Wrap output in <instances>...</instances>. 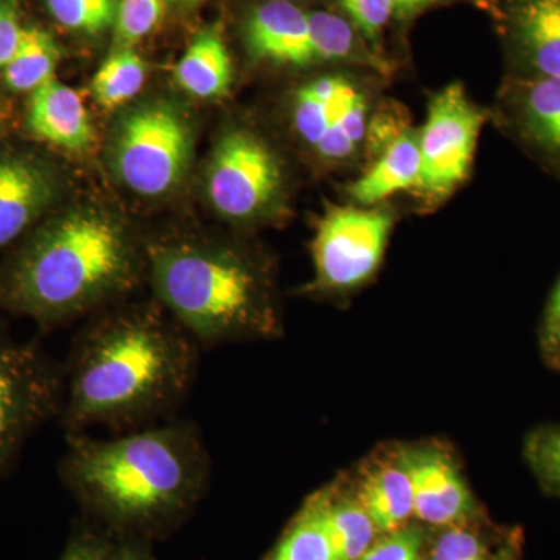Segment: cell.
Returning a JSON list of instances; mask_svg holds the SVG:
<instances>
[{
    "label": "cell",
    "instance_id": "24",
    "mask_svg": "<svg viewBox=\"0 0 560 560\" xmlns=\"http://www.w3.org/2000/svg\"><path fill=\"white\" fill-rule=\"evenodd\" d=\"M271 560H334L323 499H313L302 510L285 537L280 540Z\"/></svg>",
    "mask_w": 560,
    "mask_h": 560
},
{
    "label": "cell",
    "instance_id": "14",
    "mask_svg": "<svg viewBox=\"0 0 560 560\" xmlns=\"http://www.w3.org/2000/svg\"><path fill=\"white\" fill-rule=\"evenodd\" d=\"M27 128L40 142L72 153L86 151L94 142L86 106L80 95L57 77L31 92Z\"/></svg>",
    "mask_w": 560,
    "mask_h": 560
},
{
    "label": "cell",
    "instance_id": "1",
    "mask_svg": "<svg viewBox=\"0 0 560 560\" xmlns=\"http://www.w3.org/2000/svg\"><path fill=\"white\" fill-rule=\"evenodd\" d=\"M198 349L178 320L160 313H117L98 320L81 334L70 357L61 405L69 434L162 418L190 389Z\"/></svg>",
    "mask_w": 560,
    "mask_h": 560
},
{
    "label": "cell",
    "instance_id": "4",
    "mask_svg": "<svg viewBox=\"0 0 560 560\" xmlns=\"http://www.w3.org/2000/svg\"><path fill=\"white\" fill-rule=\"evenodd\" d=\"M145 264L158 300L198 345L271 335L278 326L270 276L237 246L198 238L151 243Z\"/></svg>",
    "mask_w": 560,
    "mask_h": 560
},
{
    "label": "cell",
    "instance_id": "12",
    "mask_svg": "<svg viewBox=\"0 0 560 560\" xmlns=\"http://www.w3.org/2000/svg\"><path fill=\"white\" fill-rule=\"evenodd\" d=\"M60 195L57 172L36 154L0 147V250L46 215Z\"/></svg>",
    "mask_w": 560,
    "mask_h": 560
},
{
    "label": "cell",
    "instance_id": "29",
    "mask_svg": "<svg viewBox=\"0 0 560 560\" xmlns=\"http://www.w3.org/2000/svg\"><path fill=\"white\" fill-rule=\"evenodd\" d=\"M420 547L422 537L418 529L400 528L374 541L360 560H420Z\"/></svg>",
    "mask_w": 560,
    "mask_h": 560
},
{
    "label": "cell",
    "instance_id": "7",
    "mask_svg": "<svg viewBox=\"0 0 560 560\" xmlns=\"http://www.w3.org/2000/svg\"><path fill=\"white\" fill-rule=\"evenodd\" d=\"M206 191L210 205L224 220L260 223L278 215L285 201V167L264 136L248 128H234L213 150Z\"/></svg>",
    "mask_w": 560,
    "mask_h": 560
},
{
    "label": "cell",
    "instance_id": "27",
    "mask_svg": "<svg viewBox=\"0 0 560 560\" xmlns=\"http://www.w3.org/2000/svg\"><path fill=\"white\" fill-rule=\"evenodd\" d=\"M341 7L372 49L382 54L383 31L394 18L393 0H341Z\"/></svg>",
    "mask_w": 560,
    "mask_h": 560
},
{
    "label": "cell",
    "instance_id": "16",
    "mask_svg": "<svg viewBox=\"0 0 560 560\" xmlns=\"http://www.w3.org/2000/svg\"><path fill=\"white\" fill-rule=\"evenodd\" d=\"M510 24L515 46L537 77L560 79V0H517Z\"/></svg>",
    "mask_w": 560,
    "mask_h": 560
},
{
    "label": "cell",
    "instance_id": "2",
    "mask_svg": "<svg viewBox=\"0 0 560 560\" xmlns=\"http://www.w3.org/2000/svg\"><path fill=\"white\" fill-rule=\"evenodd\" d=\"M145 261L114 213L79 206L39 224L0 268V308L40 326L77 318L136 285Z\"/></svg>",
    "mask_w": 560,
    "mask_h": 560
},
{
    "label": "cell",
    "instance_id": "21",
    "mask_svg": "<svg viewBox=\"0 0 560 560\" xmlns=\"http://www.w3.org/2000/svg\"><path fill=\"white\" fill-rule=\"evenodd\" d=\"M60 58V47L50 33L39 27L24 28L16 54L2 70L3 84L18 94L33 92L54 79Z\"/></svg>",
    "mask_w": 560,
    "mask_h": 560
},
{
    "label": "cell",
    "instance_id": "28",
    "mask_svg": "<svg viewBox=\"0 0 560 560\" xmlns=\"http://www.w3.org/2000/svg\"><path fill=\"white\" fill-rule=\"evenodd\" d=\"M430 560H492L480 537L470 530L452 526L431 550Z\"/></svg>",
    "mask_w": 560,
    "mask_h": 560
},
{
    "label": "cell",
    "instance_id": "38",
    "mask_svg": "<svg viewBox=\"0 0 560 560\" xmlns=\"http://www.w3.org/2000/svg\"><path fill=\"white\" fill-rule=\"evenodd\" d=\"M287 2H296V0H287Z\"/></svg>",
    "mask_w": 560,
    "mask_h": 560
},
{
    "label": "cell",
    "instance_id": "26",
    "mask_svg": "<svg viewBox=\"0 0 560 560\" xmlns=\"http://www.w3.org/2000/svg\"><path fill=\"white\" fill-rule=\"evenodd\" d=\"M167 0H119L114 24V50L135 49L160 25Z\"/></svg>",
    "mask_w": 560,
    "mask_h": 560
},
{
    "label": "cell",
    "instance_id": "11",
    "mask_svg": "<svg viewBox=\"0 0 560 560\" xmlns=\"http://www.w3.org/2000/svg\"><path fill=\"white\" fill-rule=\"evenodd\" d=\"M366 156H370L366 168L349 186L353 205L381 206L394 195L418 189L422 161L415 128L378 110Z\"/></svg>",
    "mask_w": 560,
    "mask_h": 560
},
{
    "label": "cell",
    "instance_id": "5",
    "mask_svg": "<svg viewBox=\"0 0 560 560\" xmlns=\"http://www.w3.org/2000/svg\"><path fill=\"white\" fill-rule=\"evenodd\" d=\"M374 86L355 72H331L300 84L290 97L294 136L329 168H349L366 158L377 117Z\"/></svg>",
    "mask_w": 560,
    "mask_h": 560
},
{
    "label": "cell",
    "instance_id": "37",
    "mask_svg": "<svg viewBox=\"0 0 560 560\" xmlns=\"http://www.w3.org/2000/svg\"><path fill=\"white\" fill-rule=\"evenodd\" d=\"M3 127V120H2V114H0V131H2Z\"/></svg>",
    "mask_w": 560,
    "mask_h": 560
},
{
    "label": "cell",
    "instance_id": "10",
    "mask_svg": "<svg viewBox=\"0 0 560 560\" xmlns=\"http://www.w3.org/2000/svg\"><path fill=\"white\" fill-rule=\"evenodd\" d=\"M393 224L385 205L352 202L327 210L312 243L313 287L340 293L368 282L381 267Z\"/></svg>",
    "mask_w": 560,
    "mask_h": 560
},
{
    "label": "cell",
    "instance_id": "25",
    "mask_svg": "<svg viewBox=\"0 0 560 560\" xmlns=\"http://www.w3.org/2000/svg\"><path fill=\"white\" fill-rule=\"evenodd\" d=\"M66 31L97 36L114 28L119 0H44Z\"/></svg>",
    "mask_w": 560,
    "mask_h": 560
},
{
    "label": "cell",
    "instance_id": "6",
    "mask_svg": "<svg viewBox=\"0 0 560 560\" xmlns=\"http://www.w3.org/2000/svg\"><path fill=\"white\" fill-rule=\"evenodd\" d=\"M191 153L189 120L172 103L154 101L121 117L110 145V164L127 189L158 198L183 183Z\"/></svg>",
    "mask_w": 560,
    "mask_h": 560
},
{
    "label": "cell",
    "instance_id": "34",
    "mask_svg": "<svg viewBox=\"0 0 560 560\" xmlns=\"http://www.w3.org/2000/svg\"><path fill=\"white\" fill-rule=\"evenodd\" d=\"M394 20L410 21L423 11L444 5L453 0H393Z\"/></svg>",
    "mask_w": 560,
    "mask_h": 560
},
{
    "label": "cell",
    "instance_id": "9",
    "mask_svg": "<svg viewBox=\"0 0 560 560\" xmlns=\"http://www.w3.org/2000/svg\"><path fill=\"white\" fill-rule=\"evenodd\" d=\"M65 378L46 353L0 329V474L33 431L61 411Z\"/></svg>",
    "mask_w": 560,
    "mask_h": 560
},
{
    "label": "cell",
    "instance_id": "13",
    "mask_svg": "<svg viewBox=\"0 0 560 560\" xmlns=\"http://www.w3.org/2000/svg\"><path fill=\"white\" fill-rule=\"evenodd\" d=\"M246 47L257 61L308 68L316 65L307 11L287 0L261 3L249 14Z\"/></svg>",
    "mask_w": 560,
    "mask_h": 560
},
{
    "label": "cell",
    "instance_id": "36",
    "mask_svg": "<svg viewBox=\"0 0 560 560\" xmlns=\"http://www.w3.org/2000/svg\"><path fill=\"white\" fill-rule=\"evenodd\" d=\"M202 0H167V9L189 10L200 5Z\"/></svg>",
    "mask_w": 560,
    "mask_h": 560
},
{
    "label": "cell",
    "instance_id": "35",
    "mask_svg": "<svg viewBox=\"0 0 560 560\" xmlns=\"http://www.w3.org/2000/svg\"><path fill=\"white\" fill-rule=\"evenodd\" d=\"M109 560H150L142 552L136 550V548L127 547L121 548L116 555L109 556Z\"/></svg>",
    "mask_w": 560,
    "mask_h": 560
},
{
    "label": "cell",
    "instance_id": "15",
    "mask_svg": "<svg viewBox=\"0 0 560 560\" xmlns=\"http://www.w3.org/2000/svg\"><path fill=\"white\" fill-rule=\"evenodd\" d=\"M415 492V515L438 526H455L474 510L466 482L455 466L436 452H422L404 459Z\"/></svg>",
    "mask_w": 560,
    "mask_h": 560
},
{
    "label": "cell",
    "instance_id": "33",
    "mask_svg": "<svg viewBox=\"0 0 560 560\" xmlns=\"http://www.w3.org/2000/svg\"><path fill=\"white\" fill-rule=\"evenodd\" d=\"M109 551L101 540L84 537L66 550L61 560H109Z\"/></svg>",
    "mask_w": 560,
    "mask_h": 560
},
{
    "label": "cell",
    "instance_id": "31",
    "mask_svg": "<svg viewBox=\"0 0 560 560\" xmlns=\"http://www.w3.org/2000/svg\"><path fill=\"white\" fill-rule=\"evenodd\" d=\"M530 456L541 477L560 486V430L537 436L530 445Z\"/></svg>",
    "mask_w": 560,
    "mask_h": 560
},
{
    "label": "cell",
    "instance_id": "19",
    "mask_svg": "<svg viewBox=\"0 0 560 560\" xmlns=\"http://www.w3.org/2000/svg\"><path fill=\"white\" fill-rule=\"evenodd\" d=\"M359 501L377 530L389 534L404 528L408 518L415 515V492L405 460L370 475L361 486Z\"/></svg>",
    "mask_w": 560,
    "mask_h": 560
},
{
    "label": "cell",
    "instance_id": "20",
    "mask_svg": "<svg viewBox=\"0 0 560 560\" xmlns=\"http://www.w3.org/2000/svg\"><path fill=\"white\" fill-rule=\"evenodd\" d=\"M517 109L529 139L560 160V79L529 80L518 95Z\"/></svg>",
    "mask_w": 560,
    "mask_h": 560
},
{
    "label": "cell",
    "instance_id": "23",
    "mask_svg": "<svg viewBox=\"0 0 560 560\" xmlns=\"http://www.w3.org/2000/svg\"><path fill=\"white\" fill-rule=\"evenodd\" d=\"M147 66L135 49H116L106 58L92 80L95 102L114 110L130 103L143 88Z\"/></svg>",
    "mask_w": 560,
    "mask_h": 560
},
{
    "label": "cell",
    "instance_id": "3",
    "mask_svg": "<svg viewBox=\"0 0 560 560\" xmlns=\"http://www.w3.org/2000/svg\"><path fill=\"white\" fill-rule=\"evenodd\" d=\"M61 477L114 521L151 523L198 499L210 477V459L194 423L168 422L113 440L69 434Z\"/></svg>",
    "mask_w": 560,
    "mask_h": 560
},
{
    "label": "cell",
    "instance_id": "8",
    "mask_svg": "<svg viewBox=\"0 0 560 560\" xmlns=\"http://www.w3.org/2000/svg\"><path fill=\"white\" fill-rule=\"evenodd\" d=\"M486 114L460 83H452L431 97L425 121L418 130L420 180L415 194L427 205L451 198L474 165Z\"/></svg>",
    "mask_w": 560,
    "mask_h": 560
},
{
    "label": "cell",
    "instance_id": "30",
    "mask_svg": "<svg viewBox=\"0 0 560 560\" xmlns=\"http://www.w3.org/2000/svg\"><path fill=\"white\" fill-rule=\"evenodd\" d=\"M24 27L18 0H0V70L5 69L20 47Z\"/></svg>",
    "mask_w": 560,
    "mask_h": 560
},
{
    "label": "cell",
    "instance_id": "22",
    "mask_svg": "<svg viewBox=\"0 0 560 560\" xmlns=\"http://www.w3.org/2000/svg\"><path fill=\"white\" fill-rule=\"evenodd\" d=\"M323 512L334 560H360L374 545L377 528L360 501L323 499Z\"/></svg>",
    "mask_w": 560,
    "mask_h": 560
},
{
    "label": "cell",
    "instance_id": "18",
    "mask_svg": "<svg viewBox=\"0 0 560 560\" xmlns=\"http://www.w3.org/2000/svg\"><path fill=\"white\" fill-rule=\"evenodd\" d=\"M308 20L316 65H346L389 75L388 60L381 51L372 49L352 22L329 11H313Z\"/></svg>",
    "mask_w": 560,
    "mask_h": 560
},
{
    "label": "cell",
    "instance_id": "17",
    "mask_svg": "<svg viewBox=\"0 0 560 560\" xmlns=\"http://www.w3.org/2000/svg\"><path fill=\"white\" fill-rule=\"evenodd\" d=\"M175 79L180 90L202 101H213L228 94L234 69L219 28L208 27L195 36L176 66Z\"/></svg>",
    "mask_w": 560,
    "mask_h": 560
},
{
    "label": "cell",
    "instance_id": "32",
    "mask_svg": "<svg viewBox=\"0 0 560 560\" xmlns=\"http://www.w3.org/2000/svg\"><path fill=\"white\" fill-rule=\"evenodd\" d=\"M541 348L552 363L560 361V280L552 291L550 304L545 313Z\"/></svg>",
    "mask_w": 560,
    "mask_h": 560
}]
</instances>
